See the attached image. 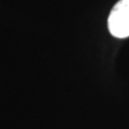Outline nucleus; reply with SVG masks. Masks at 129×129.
<instances>
[{"mask_svg": "<svg viewBox=\"0 0 129 129\" xmlns=\"http://www.w3.org/2000/svg\"><path fill=\"white\" fill-rule=\"evenodd\" d=\"M108 28L115 38L129 37V0H119L108 17Z\"/></svg>", "mask_w": 129, "mask_h": 129, "instance_id": "nucleus-1", "label": "nucleus"}]
</instances>
